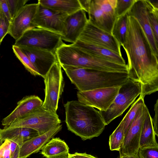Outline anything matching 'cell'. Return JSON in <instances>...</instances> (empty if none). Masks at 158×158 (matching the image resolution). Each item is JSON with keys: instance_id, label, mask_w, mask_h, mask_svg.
I'll use <instances>...</instances> for the list:
<instances>
[{"instance_id": "obj_16", "label": "cell", "mask_w": 158, "mask_h": 158, "mask_svg": "<svg viewBox=\"0 0 158 158\" xmlns=\"http://www.w3.org/2000/svg\"><path fill=\"white\" fill-rule=\"evenodd\" d=\"M138 21L155 54L158 56V45L156 43L150 25L147 7L145 0H136L127 12Z\"/></svg>"}, {"instance_id": "obj_11", "label": "cell", "mask_w": 158, "mask_h": 158, "mask_svg": "<svg viewBox=\"0 0 158 158\" xmlns=\"http://www.w3.org/2000/svg\"><path fill=\"white\" fill-rule=\"evenodd\" d=\"M37 3L36 12L32 22L34 27L46 29L62 35L65 20L68 15Z\"/></svg>"}, {"instance_id": "obj_37", "label": "cell", "mask_w": 158, "mask_h": 158, "mask_svg": "<svg viewBox=\"0 0 158 158\" xmlns=\"http://www.w3.org/2000/svg\"><path fill=\"white\" fill-rule=\"evenodd\" d=\"M4 142H5V144L3 158H10L11 153L10 149V141L6 140Z\"/></svg>"}, {"instance_id": "obj_32", "label": "cell", "mask_w": 158, "mask_h": 158, "mask_svg": "<svg viewBox=\"0 0 158 158\" xmlns=\"http://www.w3.org/2000/svg\"><path fill=\"white\" fill-rule=\"evenodd\" d=\"M28 1V0H7L12 19Z\"/></svg>"}, {"instance_id": "obj_25", "label": "cell", "mask_w": 158, "mask_h": 158, "mask_svg": "<svg viewBox=\"0 0 158 158\" xmlns=\"http://www.w3.org/2000/svg\"><path fill=\"white\" fill-rule=\"evenodd\" d=\"M127 14L118 18L113 26L111 34L122 46L125 42L127 29Z\"/></svg>"}, {"instance_id": "obj_39", "label": "cell", "mask_w": 158, "mask_h": 158, "mask_svg": "<svg viewBox=\"0 0 158 158\" xmlns=\"http://www.w3.org/2000/svg\"><path fill=\"white\" fill-rule=\"evenodd\" d=\"M68 158H85L82 153L75 152L74 154L69 153L68 155Z\"/></svg>"}, {"instance_id": "obj_29", "label": "cell", "mask_w": 158, "mask_h": 158, "mask_svg": "<svg viewBox=\"0 0 158 158\" xmlns=\"http://www.w3.org/2000/svg\"><path fill=\"white\" fill-rule=\"evenodd\" d=\"M12 49L16 57L20 61L28 71L35 76H40L38 72L31 62L28 57L19 47L13 45L12 46Z\"/></svg>"}, {"instance_id": "obj_13", "label": "cell", "mask_w": 158, "mask_h": 158, "mask_svg": "<svg viewBox=\"0 0 158 158\" xmlns=\"http://www.w3.org/2000/svg\"><path fill=\"white\" fill-rule=\"evenodd\" d=\"M38 3L26 4L10 23L8 34L15 40L26 31L35 28L32 22L36 12Z\"/></svg>"}, {"instance_id": "obj_23", "label": "cell", "mask_w": 158, "mask_h": 158, "mask_svg": "<svg viewBox=\"0 0 158 158\" xmlns=\"http://www.w3.org/2000/svg\"><path fill=\"white\" fill-rule=\"evenodd\" d=\"M152 119L148 108L142 125L139 148H158Z\"/></svg>"}, {"instance_id": "obj_3", "label": "cell", "mask_w": 158, "mask_h": 158, "mask_svg": "<svg viewBox=\"0 0 158 158\" xmlns=\"http://www.w3.org/2000/svg\"><path fill=\"white\" fill-rule=\"evenodd\" d=\"M78 91L120 87L128 79L127 73L109 72L60 65Z\"/></svg>"}, {"instance_id": "obj_12", "label": "cell", "mask_w": 158, "mask_h": 158, "mask_svg": "<svg viewBox=\"0 0 158 158\" xmlns=\"http://www.w3.org/2000/svg\"><path fill=\"white\" fill-rule=\"evenodd\" d=\"M78 40L103 47L122 56L121 46L112 34L95 26L89 21Z\"/></svg>"}, {"instance_id": "obj_41", "label": "cell", "mask_w": 158, "mask_h": 158, "mask_svg": "<svg viewBox=\"0 0 158 158\" xmlns=\"http://www.w3.org/2000/svg\"><path fill=\"white\" fill-rule=\"evenodd\" d=\"M19 148L20 147L18 145L14 154L10 158H19Z\"/></svg>"}, {"instance_id": "obj_14", "label": "cell", "mask_w": 158, "mask_h": 158, "mask_svg": "<svg viewBox=\"0 0 158 158\" xmlns=\"http://www.w3.org/2000/svg\"><path fill=\"white\" fill-rule=\"evenodd\" d=\"M19 47L28 57L40 76L43 78L52 66L58 62L55 53L51 52L33 48Z\"/></svg>"}, {"instance_id": "obj_26", "label": "cell", "mask_w": 158, "mask_h": 158, "mask_svg": "<svg viewBox=\"0 0 158 158\" xmlns=\"http://www.w3.org/2000/svg\"><path fill=\"white\" fill-rule=\"evenodd\" d=\"M124 121L122 120L110 136L109 144L111 151H119L121 148L124 137Z\"/></svg>"}, {"instance_id": "obj_47", "label": "cell", "mask_w": 158, "mask_h": 158, "mask_svg": "<svg viewBox=\"0 0 158 158\" xmlns=\"http://www.w3.org/2000/svg\"><path fill=\"white\" fill-rule=\"evenodd\" d=\"M2 16V14L1 12V11L0 10V20H1Z\"/></svg>"}, {"instance_id": "obj_1", "label": "cell", "mask_w": 158, "mask_h": 158, "mask_svg": "<svg viewBox=\"0 0 158 158\" xmlns=\"http://www.w3.org/2000/svg\"><path fill=\"white\" fill-rule=\"evenodd\" d=\"M122 46L127 56L128 78L140 83L144 98L158 90V60L137 20L128 16L127 29Z\"/></svg>"}, {"instance_id": "obj_46", "label": "cell", "mask_w": 158, "mask_h": 158, "mask_svg": "<svg viewBox=\"0 0 158 158\" xmlns=\"http://www.w3.org/2000/svg\"><path fill=\"white\" fill-rule=\"evenodd\" d=\"M3 143L0 138V147L2 144Z\"/></svg>"}, {"instance_id": "obj_36", "label": "cell", "mask_w": 158, "mask_h": 158, "mask_svg": "<svg viewBox=\"0 0 158 158\" xmlns=\"http://www.w3.org/2000/svg\"><path fill=\"white\" fill-rule=\"evenodd\" d=\"M154 111L155 115L153 118H152V121L153 129L156 135L158 136V100L156 101L154 106Z\"/></svg>"}, {"instance_id": "obj_48", "label": "cell", "mask_w": 158, "mask_h": 158, "mask_svg": "<svg viewBox=\"0 0 158 158\" xmlns=\"http://www.w3.org/2000/svg\"><path fill=\"white\" fill-rule=\"evenodd\" d=\"M1 43H0V45H1Z\"/></svg>"}, {"instance_id": "obj_15", "label": "cell", "mask_w": 158, "mask_h": 158, "mask_svg": "<svg viewBox=\"0 0 158 158\" xmlns=\"http://www.w3.org/2000/svg\"><path fill=\"white\" fill-rule=\"evenodd\" d=\"M88 21L85 11L82 9L67 15L64 21V34L61 36L62 40L75 43Z\"/></svg>"}, {"instance_id": "obj_30", "label": "cell", "mask_w": 158, "mask_h": 158, "mask_svg": "<svg viewBox=\"0 0 158 158\" xmlns=\"http://www.w3.org/2000/svg\"><path fill=\"white\" fill-rule=\"evenodd\" d=\"M136 0H117L115 13L117 18L126 14L130 9Z\"/></svg>"}, {"instance_id": "obj_45", "label": "cell", "mask_w": 158, "mask_h": 158, "mask_svg": "<svg viewBox=\"0 0 158 158\" xmlns=\"http://www.w3.org/2000/svg\"><path fill=\"white\" fill-rule=\"evenodd\" d=\"M68 158V155H67V156H66L60 157H58V158Z\"/></svg>"}, {"instance_id": "obj_28", "label": "cell", "mask_w": 158, "mask_h": 158, "mask_svg": "<svg viewBox=\"0 0 158 158\" xmlns=\"http://www.w3.org/2000/svg\"><path fill=\"white\" fill-rule=\"evenodd\" d=\"M144 98L140 94L139 98L132 104L131 107L123 119L122 120L124 122V136L139 109L145 103Z\"/></svg>"}, {"instance_id": "obj_38", "label": "cell", "mask_w": 158, "mask_h": 158, "mask_svg": "<svg viewBox=\"0 0 158 158\" xmlns=\"http://www.w3.org/2000/svg\"><path fill=\"white\" fill-rule=\"evenodd\" d=\"M81 9L88 13L90 0H79Z\"/></svg>"}, {"instance_id": "obj_35", "label": "cell", "mask_w": 158, "mask_h": 158, "mask_svg": "<svg viewBox=\"0 0 158 158\" xmlns=\"http://www.w3.org/2000/svg\"><path fill=\"white\" fill-rule=\"evenodd\" d=\"M0 10L2 14L11 22L12 19L10 15L7 0H0Z\"/></svg>"}, {"instance_id": "obj_10", "label": "cell", "mask_w": 158, "mask_h": 158, "mask_svg": "<svg viewBox=\"0 0 158 158\" xmlns=\"http://www.w3.org/2000/svg\"><path fill=\"white\" fill-rule=\"evenodd\" d=\"M120 87L100 88L85 91H78V100L84 105L106 111L117 96Z\"/></svg>"}, {"instance_id": "obj_31", "label": "cell", "mask_w": 158, "mask_h": 158, "mask_svg": "<svg viewBox=\"0 0 158 158\" xmlns=\"http://www.w3.org/2000/svg\"><path fill=\"white\" fill-rule=\"evenodd\" d=\"M101 10L114 20L117 19L115 9L112 7L109 0H94Z\"/></svg>"}, {"instance_id": "obj_21", "label": "cell", "mask_w": 158, "mask_h": 158, "mask_svg": "<svg viewBox=\"0 0 158 158\" xmlns=\"http://www.w3.org/2000/svg\"><path fill=\"white\" fill-rule=\"evenodd\" d=\"M88 21L97 27L111 34L115 21L105 14L95 2L90 0L88 12Z\"/></svg>"}, {"instance_id": "obj_34", "label": "cell", "mask_w": 158, "mask_h": 158, "mask_svg": "<svg viewBox=\"0 0 158 158\" xmlns=\"http://www.w3.org/2000/svg\"><path fill=\"white\" fill-rule=\"evenodd\" d=\"M10 22L2 14L0 20V43H1L4 38L8 34Z\"/></svg>"}, {"instance_id": "obj_19", "label": "cell", "mask_w": 158, "mask_h": 158, "mask_svg": "<svg viewBox=\"0 0 158 158\" xmlns=\"http://www.w3.org/2000/svg\"><path fill=\"white\" fill-rule=\"evenodd\" d=\"M39 135L37 131L28 128L4 127L0 129V138L3 142L7 140L14 142L19 147L25 142Z\"/></svg>"}, {"instance_id": "obj_49", "label": "cell", "mask_w": 158, "mask_h": 158, "mask_svg": "<svg viewBox=\"0 0 158 158\" xmlns=\"http://www.w3.org/2000/svg\"><path fill=\"white\" fill-rule=\"evenodd\" d=\"M1 158H3V157H2Z\"/></svg>"}, {"instance_id": "obj_44", "label": "cell", "mask_w": 158, "mask_h": 158, "mask_svg": "<svg viewBox=\"0 0 158 158\" xmlns=\"http://www.w3.org/2000/svg\"><path fill=\"white\" fill-rule=\"evenodd\" d=\"M82 154L85 158H97L91 155L87 154L86 153H82Z\"/></svg>"}, {"instance_id": "obj_17", "label": "cell", "mask_w": 158, "mask_h": 158, "mask_svg": "<svg viewBox=\"0 0 158 158\" xmlns=\"http://www.w3.org/2000/svg\"><path fill=\"white\" fill-rule=\"evenodd\" d=\"M42 100L38 96L30 95L23 98L18 102L15 109L2 121V125L7 127L16 119L26 115L41 106Z\"/></svg>"}, {"instance_id": "obj_24", "label": "cell", "mask_w": 158, "mask_h": 158, "mask_svg": "<svg viewBox=\"0 0 158 158\" xmlns=\"http://www.w3.org/2000/svg\"><path fill=\"white\" fill-rule=\"evenodd\" d=\"M68 145L59 138H52L42 148L41 153L46 158H57L67 156Z\"/></svg>"}, {"instance_id": "obj_5", "label": "cell", "mask_w": 158, "mask_h": 158, "mask_svg": "<svg viewBox=\"0 0 158 158\" xmlns=\"http://www.w3.org/2000/svg\"><path fill=\"white\" fill-rule=\"evenodd\" d=\"M140 84L129 78L120 86L112 104L106 111H99L106 125L121 115L141 93Z\"/></svg>"}, {"instance_id": "obj_8", "label": "cell", "mask_w": 158, "mask_h": 158, "mask_svg": "<svg viewBox=\"0 0 158 158\" xmlns=\"http://www.w3.org/2000/svg\"><path fill=\"white\" fill-rule=\"evenodd\" d=\"M43 78L45 98L42 106L56 113L59 100L63 92L65 84L62 67L58 61L52 66Z\"/></svg>"}, {"instance_id": "obj_6", "label": "cell", "mask_w": 158, "mask_h": 158, "mask_svg": "<svg viewBox=\"0 0 158 158\" xmlns=\"http://www.w3.org/2000/svg\"><path fill=\"white\" fill-rule=\"evenodd\" d=\"M64 43L61 35L46 29L35 28L25 31L15 41L14 45L35 48L54 53Z\"/></svg>"}, {"instance_id": "obj_4", "label": "cell", "mask_w": 158, "mask_h": 158, "mask_svg": "<svg viewBox=\"0 0 158 158\" xmlns=\"http://www.w3.org/2000/svg\"><path fill=\"white\" fill-rule=\"evenodd\" d=\"M55 54L60 65L106 72H127V64H120L96 57L74 44L64 43L57 49Z\"/></svg>"}, {"instance_id": "obj_42", "label": "cell", "mask_w": 158, "mask_h": 158, "mask_svg": "<svg viewBox=\"0 0 158 158\" xmlns=\"http://www.w3.org/2000/svg\"><path fill=\"white\" fill-rule=\"evenodd\" d=\"M5 142H4L2 144L0 147V158L3 157L5 147Z\"/></svg>"}, {"instance_id": "obj_40", "label": "cell", "mask_w": 158, "mask_h": 158, "mask_svg": "<svg viewBox=\"0 0 158 158\" xmlns=\"http://www.w3.org/2000/svg\"><path fill=\"white\" fill-rule=\"evenodd\" d=\"M10 141V149L11 153V157L13 155L14 152H15L17 146L18 145L12 141Z\"/></svg>"}, {"instance_id": "obj_33", "label": "cell", "mask_w": 158, "mask_h": 158, "mask_svg": "<svg viewBox=\"0 0 158 158\" xmlns=\"http://www.w3.org/2000/svg\"><path fill=\"white\" fill-rule=\"evenodd\" d=\"M137 154L139 158H158V148H139Z\"/></svg>"}, {"instance_id": "obj_18", "label": "cell", "mask_w": 158, "mask_h": 158, "mask_svg": "<svg viewBox=\"0 0 158 158\" xmlns=\"http://www.w3.org/2000/svg\"><path fill=\"white\" fill-rule=\"evenodd\" d=\"M62 128V125L60 124L24 142L20 147L19 158H27L31 154L38 152Z\"/></svg>"}, {"instance_id": "obj_22", "label": "cell", "mask_w": 158, "mask_h": 158, "mask_svg": "<svg viewBox=\"0 0 158 158\" xmlns=\"http://www.w3.org/2000/svg\"><path fill=\"white\" fill-rule=\"evenodd\" d=\"M38 2L54 11L67 15L82 9L79 0H39Z\"/></svg>"}, {"instance_id": "obj_9", "label": "cell", "mask_w": 158, "mask_h": 158, "mask_svg": "<svg viewBox=\"0 0 158 158\" xmlns=\"http://www.w3.org/2000/svg\"><path fill=\"white\" fill-rule=\"evenodd\" d=\"M147 107L143 104L139 109L126 132L119 150V156L138 154L143 123Z\"/></svg>"}, {"instance_id": "obj_27", "label": "cell", "mask_w": 158, "mask_h": 158, "mask_svg": "<svg viewBox=\"0 0 158 158\" xmlns=\"http://www.w3.org/2000/svg\"><path fill=\"white\" fill-rule=\"evenodd\" d=\"M148 10V19L152 35L158 45V7L153 6L149 0H145Z\"/></svg>"}, {"instance_id": "obj_7", "label": "cell", "mask_w": 158, "mask_h": 158, "mask_svg": "<svg viewBox=\"0 0 158 158\" xmlns=\"http://www.w3.org/2000/svg\"><path fill=\"white\" fill-rule=\"evenodd\" d=\"M61 123L57 113L47 110L41 106L4 127L31 128L37 131L40 135L60 125Z\"/></svg>"}, {"instance_id": "obj_43", "label": "cell", "mask_w": 158, "mask_h": 158, "mask_svg": "<svg viewBox=\"0 0 158 158\" xmlns=\"http://www.w3.org/2000/svg\"><path fill=\"white\" fill-rule=\"evenodd\" d=\"M117 158H139L138 154H135L131 156H124L118 157Z\"/></svg>"}, {"instance_id": "obj_2", "label": "cell", "mask_w": 158, "mask_h": 158, "mask_svg": "<svg viewBox=\"0 0 158 158\" xmlns=\"http://www.w3.org/2000/svg\"><path fill=\"white\" fill-rule=\"evenodd\" d=\"M68 129L83 140L99 136L106 126L99 111L78 100L64 105Z\"/></svg>"}, {"instance_id": "obj_20", "label": "cell", "mask_w": 158, "mask_h": 158, "mask_svg": "<svg viewBox=\"0 0 158 158\" xmlns=\"http://www.w3.org/2000/svg\"><path fill=\"white\" fill-rule=\"evenodd\" d=\"M74 44L96 57L120 64H126L122 56L103 47L79 40Z\"/></svg>"}]
</instances>
